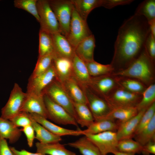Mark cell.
Returning a JSON list of instances; mask_svg holds the SVG:
<instances>
[{"instance_id": "obj_21", "label": "cell", "mask_w": 155, "mask_h": 155, "mask_svg": "<svg viewBox=\"0 0 155 155\" xmlns=\"http://www.w3.org/2000/svg\"><path fill=\"white\" fill-rule=\"evenodd\" d=\"M53 64L56 74V79L60 82H62L72 76V59L54 55Z\"/></svg>"}, {"instance_id": "obj_2", "label": "cell", "mask_w": 155, "mask_h": 155, "mask_svg": "<svg viewBox=\"0 0 155 155\" xmlns=\"http://www.w3.org/2000/svg\"><path fill=\"white\" fill-rule=\"evenodd\" d=\"M155 61L149 57L144 48L138 57L126 68L113 72L115 76L134 78L146 86L154 83Z\"/></svg>"}, {"instance_id": "obj_37", "label": "cell", "mask_w": 155, "mask_h": 155, "mask_svg": "<svg viewBox=\"0 0 155 155\" xmlns=\"http://www.w3.org/2000/svg\"><path fill=\"white\" fill-rule=\"evenodd\" d=\"M54 53L38 57L36 64L30 77H34L47 70L52 64Z\"/></svg>"}, {"instance_id": "obj_42", "label": "cell", "mask_w": 155, "mask_h": 155, "mask_svg": "<svg viewBox=\"0 0 155 155\" xmlns=\"http://www.w3.org/2000/svg\"><path fill=\"white\" fill-rule=\"evenodd\" d=\"M20 130L25 134L29 146L30 147H32L34 139L35 138V135L34 129L31 124L22 127L20 129Z\"/></svg>"}, {"instance_id": "obj_28", "label": "cell", "mask_w": 155, "mask_h": 155, "mask_svg": "<svg viewBox=\"0 0 155 155\" xmlns=\"http://www.w3.org/2000/svg\"><path fill=\"white\" fill-rule=\"evenodd\" d=\"M67 145L78 149L82 155H101L97 147L85 135Z\"/></svg>"}, {"instance_id": "obj_7", "label": "cell", "mask_w": 155, "mask_h": 155, "mask_svg": "<svg viewBox=\"0 0 155 155\" xmlns=\"http://www.w3.org/2000/svg\"><path fill=\"white\" fill-rule=\"evenodd\" d=\"M92 34L87 21L80 16L74 7L69 32L66 38L75 49L80 42Z\"/></svg>"}, {"instance_id": "obj_48", "label": "cell", "mask_w": 155, "mask_h": 155, "mask_svg": "<svg viewBox=\"0 0 155 155\" xmlns=\"http://www.w3.org/2000/svg\"><path fill=\"white\" fill-rule=\"evenodd\" d=\"M112 154L114 155H135V154L132 153H127L115 151Z\"/></svg>"}, {"instance_id": "obj_46", "label": "cell", "mask_w": 155, "mask_h": 155, "mask_svg": "<svg viewBox=\"0 0 155 155\" xmlns=\"http://www.w3.org/2000/svg\"><path fill=\"white\" fill-rule=\"evenodd\" d=\"M10 148L13 155H46L38 152H31L24 149L19 150L14 147H10Z\"/></svg>"}, {"instance_id": "obj_26", "label": "cell", "mask_w": 155, "mask_h": 155, "mask_svg": "<svg viewBox=\"0 0 155 155\" xmlns=\"http://www.w3.org/2000/svg\"><path fill=\"white\" fill-rule=\"evenodd\" d=\"M71 0L78 14L85 21L90 12L95 8L102 6V0Z\"/></svg>"}, {"instance_id": "obj_10", "label": "cell", "mask_w": 155, "mask_h": 155, "mask_svg": "<svg viewBox=\"0 0 155 155\" xmlns=\"http://www.w3.org/2000/svg\"><path fill=\"white\" fill-rule=\"evenodd\" d=\"M84 135L97 147L101 155H107L117 150L118 140L116 132L108 131Z\"/></svg>"}, {"instance_id": "obj_14", "label": "cell", "mask_w": 155, "mask_h": 155, "mask_svg": "<svg viewBox=\"0 0 155 155\" xmlns=\"http://www.w3.org/2000/svg\"><path fill=\"white\" fill-rule=\"evenodd\" d=\"M26 93V96L21 111H24L29 113H35L46 119H48V113L43 94Z\"/></svg>"}, {"instance_id": "obj_17", "label": "cell", "mask_w": 155, "mask_h": 155, "mask_svg": "<svg viewBox=\"0 0 155 155\" xmlns=\"http://www.w3.org/2000/svg\"><path fill=\"white\" fill-rule=\"evenodd\" d=\"M30 114L35 121L50 132L56 135L61 137L67 135L79 136L82 135V130L80 129L75 130L63 128L50 122L47 119L40 115L35 113Z\"/></svg>"}, {"instance_id": "obj_8", "label": "cell", "mask_w": 155, "mask_h": 155, "mask_svg": "<svg viewBox=\"0 0 155 155\" xmlns=\"http://www.w3.org/2000/svg\"><path fill=\"white\" fill-rule=\"evenodd\" d=\"M37 6L40 18V30L51 34L60 33L59 23L48 0H37Z\"/></svg>"}, {"instance_id": "obj_44", "label": "cell", "mask_w": 155, "mask_h": 155, "mask_svg": "<svg viewBox=\"0 0 155 155\" xmlns=\"http://www.w3.org/2000/svg\"><path fill=\"white\" fill-rule=\"evenodd\" d=\"M0 155H13L6 139L0 135Z\"/></svg>"}, {"instance_id": "obj_39", "label": "cell", "mask_w": 155, "mask_h": 155, "mask_svg": "<svg viewBox=\"0 0 155 155\" xmlns=\"http://www.w3.org/2000/svg\"><path fill=\"white\" fill-rule=\"evenodd\" d=\"M155 115V102L145 111L142 116L135 131L134 136L139 133L149 123Z\"/></svg>"}, {"instance_id": "obj_32", "label": "cell", "mask_w": 155, "mask_h": 155, "mask_svg": "<svg viewBox=\"0 0 155 155\" xmlns=\"http://www.w3.org/2000/svg\"><path fill=\"white\" fill-rule=\"evenodd\" d=\"M53 53L51 34L40 30L39 32L38 57Z\"/></svg>"}, {"instance_id": "obj_12", "label": "cell", "mask_w": 155, "mask_h": 155, "mask_svg": "<svg viewBox=\"0 0 155 155\" xmlns=\"http://www.w3.org/2000/svg\"><path fill=\"white\" fill-rule=\"evenodd\" d=\"M118 86L115 76L112 74L91 77L87 87L104 98Z\"/></svg>"}, {"instance_id": "obj_25", "label": "cell", "mask_w": 155, "mask_h": 155, "mask_svg": "<svg viewBox=\"0 0 155 155\" xmlns=\"http://www.w3.org/2000/svg\"><path fill=\"white\" fill-rule=\"evenodd\" d=\"M31 124L36 133L35 138L38 140L39 142L42 144H49L59 142L62 140L61 136L50 132L42 125L35 121L31 116Z\"/></svg>"}, {"instance_id": "obj_22", "label": "cell", "mask_w": 155, "mask_h": 155, "mask_svg": "<svg viewBox=\"0 0 155 155\" xmlns=\"http://www.w3.org/2000/svg\"><path fill=\"white\" fill-rule=\"evenodd\" d=\"M119 124L115 120L106 119L94 121L86 129L82 130V135L94 134L110 131L116 132Z\"/></svg>"}, {"instance_id": "obj_34", "label": "cell", "mask_w": 155, "mask_h": 155, "mask_svg": "<svg viewBox=\"0 0 155 155\" xmlns=\"http://www.w3.org/2000/svg\"><path fill=\"white\" fill-rule=\"evenodd\" d=\"M134 14L143 16L148 22L155 19V0L142 2L138 6Z\"/></svg>"}, {"instance_id": "obj_33", "label": "cell", "mask_w": 155, "mask_h": 155, "mask_svg": "<svg viewBox=\"0 0 155 155\" xmlns=\"http://www.w3.org/2000/svg\"><path fill=\"white\" fill-rule=\"evenodd\" d=\"M85 63L89 74L91 77L111 74L114 71V68L110 64H102L94 60Z\"/></svg>"}, {"instance_id": "obj_9", "label": "cell", "mask_w": 155, "mask_h": 155, "mask_svg": "<svg viewBox=\"0 0 155 155\" xmlns=\"http://www.w3.org/2000/svg\"><path fill=\"white\" fill-rule=\"evenodd\" d=\"M26 96L19 85L15 83L11 91L9 99L1 109L2 118L10 120L21 112Z\"/></svg>"}, {"instance_id": "obj_16", "label": "cell", "mask_w": 155, "mask_h": 155, "mask_svg": "<svg viewBox=\"0 0 155 155\" xmlns=\"http://www.w3.org/2000/svg\"><path fill=\"white\" fill-rule=\"evenodd\" d=\"M146 110L139 111L134 117L119 125L116 132L118 141L133 137L140 119Z\"/></svg>"}, {"instance_id": "obj_41", "label": "cell", "mask_w": 155, "mask_h": 155, "mask_svg": "<svg viewBox=\"0 0 155 155\" xmlns=\"http://www.w3.org/2000/svg\"><path fill=\"white\" fill-rule=\"evenodd\" d=\"M144 49L151 59L155 61V38L150 33L146 41Z\"/></svg>"}, {"instance_id": "obj_5", "label": "cell", "mask_w": 155, "mask_h": 155, "mask_svg": "<svg viewBox=\"0 0 155 155\" xmlns=\"http://www.w3.org/2000/svg\"><path fill=\"white\" fill-rule=\"evenodd\" d=\"M142 94L129 92L118 86L104 99L112 110L125 107L136 106Z\"/></svg>"}, {"instance_id": "obj_47", "label": "cell", "mask_w": 155, "mask_h": 155, "mask_svg": "<svg viewBox=\"0 0 155 155\" xmlns=\"http://www.w3.org/2000/svg\"><path fill=\"white\" fill-rule=\"evenodd\" d=\"M150 30V33L155 38V19L148 22Z\"/></svg>"}, {"instance_id": "obj_13", "label": "cell", "mask_w": 155, "mask_h": 155, "mask_svg": "<svg viewBox=\"0 0 155 155\" xmlns=\"http://www.w3.org/2000/svg\"><path fill=\"white\" fill-rule=\"evenodd\" d=\"M56 78V74L53 65L46 71L34 77H30L26 93L42 94L44 90Z\"/></svg>"}, {"instance_id": "obj_11", "label": "cell", "mask_w": 155, "mask_h": 155, "mask_svg": "<svg viewBox=\"0 0 155 155\" xmlns=\"http://www.w3.org/2000/svg\"><path fill=\"white\" fill-rule=\"evenodd\" d=\"M43 94L48 119L58 124L72 125L78 127L75 119L64 108L53 102L46 95Z\"/></svg>"}, {"instance_id": "obj_35", "label": "cell", "mask_w": 155, "mask_h": 155, "mask_svg": "<svg viewBox=\"0 0 155 155\" xmlns=\"http://www.w3.org/2000/svg\"><path fill=\"white\" fill-rule=\"evenodd\" d=\"M155 102V84H152L147 86L142 93V97L136 106L138 112L147 109Z\"/></svg>"}, {"instance_id": "obj_18", "label": "cell", "mask_w": 155, "mask_h": 155, "mask_svg": "<svg viewBox=\"0 0 155 155\" xmlns=\"http://www.w3.org/2000/svg\"><path fill=\"white\" fill-rule=\"evenodd\" d=\"M72 76L81 87L87 86L91 76L88 72L85 63L75 54L72 59Z\"/></svg>"}, {"instance_id": "obj_3", "label": "cell", "mask_w": 155, "mask_h": 155, "mask_svg": "<svg viewBox=\"0 0 155 155\" xmlns=\"http://www.w3.org/2000/svg\"><path fill=\"white\" fill-rule=\"evenodd\" d=\"M48 1L59 23L60 33L66 37L69 32L74 8L71 0H49Z\"/></svg>"}, {"instance_id": "obj_23", "label": "cell", "mask_w": 155, "mask_h": 155, "mask_svg": "<svg viewBox=\"0 0 155 155\" xmlns=\"http://www.w3.org/2000/svg\"><path fill=\"white\" fill-rule=\"evenodd\" d=\"M22 133L20 129L16 127L11 121L0 117V135L3 138L8 139L9 143L17 142Z\"/></svg>"}, {"instance_id": "obj_19", "label": "cell", "mask_w": 155, "mask_h": 155, "mask_svg": "<svg viewBox=\"0 0 155 155\" xmlns=\"http://www.w3.org/2000/svg\"><path fill=\"white\" fill-rule=\"evenodd\" d=\"M95 43V38L92 34L78 44L75 49V54L84 62L94 61Z\"/></svg>"}, {"instance_id": "obj_45", "label": "cell", "mask_w": 155, "mask_h": 155, "mask_svg": "<svg viewBox=\"0 0 155 155\" xmlns=\"http://www.w3.org/2000/svg\"><path fill=\"white\" fill-rule=\"evenodd\" d=\"M143 155L155 154V141H150L142 146L141 153Z\"/></svg>"}, {"instance_id": "obj_36", "label": "cell", "mask_w": 155, "mask_h": 155, "mask_svg": "<svg viewBox=\"0 0 155 155\" xmlns=\"http://www.w3.org/2000/svg\"><path fill=\"white\" fill-rule=\"evenodd\" d=\"M142 146L131 138L125 139L118 141L117 151L127 153L140 154Z\"/></svg>"}, {"instance_id": "obj_31", "label": "cell", "mask_w": 155, "mask_h": 155, "mask_svg": "<svg viewBox=\"0 0 155 155\" xmlns=\"http://www.w3.org/2000/svg\"><path fill=\"white\" fill-rule=\"evenodd\" d=\"M142 146L151 141H155V115L149 123L133 137Z\"/></svg>"}, {"instance_id": "obj_4", "label": "cell", "mask_w": 155, "mask_h": 155, "mask_svg": "<svg viewBox=\"0 0 155 155\" xmlns=\"http://www.w3.org/2000/svg\"><path fill=\"white\" fill-rule=\"evenodd\" d=\"M42 94L46 95L64 108L76 121L77 116L73 102L61 82L55 79L44 90Z\"/></svg>"}, {"instance_id": "obj_27", "label": "cell", "mask_w": 155, "mask_h": 155, "mask_svg": "<svg viewBox=\"0 0 155 155\" xmlns=\"http://www.w3.org/2000/svg\"><path fill=\"white\" fill-rule=\"evenodd\" d=\"M73 102V101H72ZM77 116L76 121L82 127H88L94 121L93 116L86 104L73 102Z\"/></svg>"}, {"instance_id": "obj_43", "label": "cell", "mask_w": 155, "mask_h": 155, "mask_svg": "<svg viewBox=\"0 0 155 155\" xmlns=\"http://www.w3.org/2000/svg\"><path fill=\"white\" fill-rule=\"evenodd\" d=\"M132 0H102V6L110 9L119 5L129 4Z\"/></svg>"}, {"instance_id": "obj_6", "label": "cell", "mask_w": 155, "mask_h": 155, "mask_svg": "<svg viewBox=\"0 0 155 155\" xmlns=\"http://www.w3.org/2000/svg\"><path fill=\"white\" fill-rule=\"evenodd\" d=\"M94 121L107 119L112 109L105 100L87 86L82 87Z\"/></svg>"}, {"instance_id": "obj_1", "label": "cell", "mask_w": 155, "mask_h": 155, "mask_svg": "<svg viewBox=\"0 0 155 155\" xmlns=\"http://www.w3.org/2000/svg\"><path fill=\"white\" fill-rule=\"evenodd\" d=\"M150 33L148 21L143 16L134 14L124 21L119 29L110 63L114 71L126 68L138 57Z\"/></svg>"}, {"instance_id": "obj_29", "label": "cell", "mask_w": 155, "mask_h": 155, "mask_svg": "<svg viewBox=\"0 0 155 155\" xmlns=\"http://www.w3.org/2000/svg\"><path fill=\"white\" fill-rule=\"evenodd\" d=\"M115 76L118 86L130 92L142 94L147 87L141 82L135 79Z\"/></svg>"}, {"instance_id": "obj_20", "label": "cell", "mask_w": 155, "mask_h": 155, "mask_svg": "<svg viewBox=\"0 0 155 155\" xmlns=\"http://www.w3.org/2000/svg\"><path fill=\"white\" fill-rule=\"evenodd\" d=\"M61 83L73 102L87 104V99L83 89L72 76Z\"/></svg>"}, {"instance_id": "obj_24", "label": "cell", "mask_w": 155, "mask_h": 155, "mask_svg": "<svg viewBox=\"0 0 155 155\" xmlns=\"http://www.w3.org/2000/svg\"><path fill=\"white\" fill-rule=\"evenodd\" d=\"M36 152L49 155H76V154L66 149L64 145L59 142L42 144L35 143Z\"/></svg>"}, {"instance_id": "obj_30", "label": "cell", "mask_w": 155, "mask_h": 155, "mask_svg": "<svg viewBox=\"0 0 155 155\" xmlns=\"http://www.w3.org/2000/svg\"><path fill=\"white\" fill-rule=\"evenodd\" d=\"M138 112L136 106L118 108L112 110L107 119L117 120L119 125L135 116Z\"/></svg>"}, {"instance_id": "obj_40", "label": "cell", "mask_w": 155, "mask_h": 155, "mask_svg": "<svg viewBox=\"0 0 155 155\" xmlns=\"http://www.w3.org/2000/svg\"><path fill=\"white\" fill-rule=\"evenodd\" d=\"M10 120L18 127H23L31 124L30 113L24 111H21Z\"/></svg>"}, {"instance_id": "obj_15", "label": "cell", "mask_w": 155, "mask_h": 155, "mask_svg": "<svg viewBox=\"0 0 155 155\" xmlns=\"http://www.w3.org/2000/svg\"><path fill=\"white\" fill-rule=\"evenodd\" d=\"M55 56L72 59L75 49L66 38L60 33L51 34Z\"/></svg>"}, {"instance_id": "obj_38", "label": "cell", "mask_w": 155, "mask_h": 155, "mask_svg": "<svg viewBox=\"0 0 155 155\" xmlns=\"http://www.w3.org/2000/svg\"><path fill=\"white\" fill-rule=\"evenodd\" d=\"M37 0H15L14 6L24 10L34 16L39 22L40 18L38 14L37 2Z\"/></svg>"}]
</instances>
